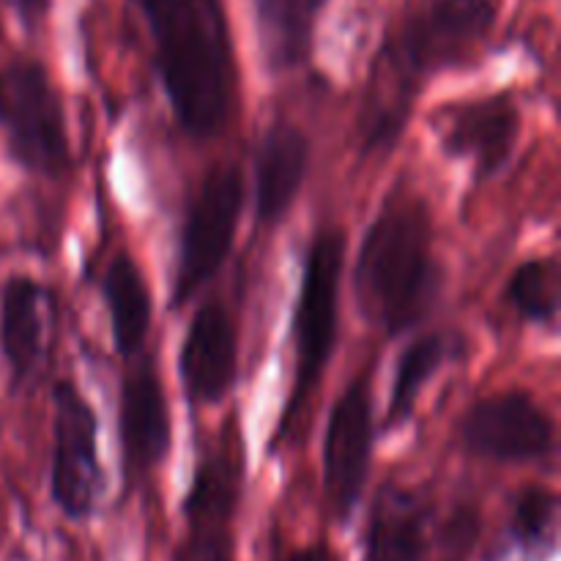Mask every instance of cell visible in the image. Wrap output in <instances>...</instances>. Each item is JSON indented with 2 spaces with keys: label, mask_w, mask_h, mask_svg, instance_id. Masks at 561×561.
I'll list each match as a JSON object with an SVG mask.
<instances>
[{
  "label": "cell",
  "mask_w": 561,
  "mask_h": 561,
  "mask_svg": "<svg viewBox=\"0 0 561 561\" xmlns=\"http://www.w3.org/2000/svg\"><path fill=\"white\" fill-rule=\"evenodd\" d=\"M329 0H255V27L263 64L272 75H288L310 64L316 25Z\"/></svg>",
  "instance_id": "cell-19"
},
{
  "label": "cell",
  "mask_w": 561,
  "mask_h": 561,
  "mask_svg": "<svg viewBox=\"0 0 561 561\" xmlns=\"http://www.w3.org/2000/svg\"><path fill=\"white\" fill-rule=\"evenodd\" d=\"M244 173L236 162L214 164L206 170L186 203L179 239L170 307L190 305L228 263L244 214Z\"/></svg>",
  "instance_id": "cell-7"
},
{
  "label": "cell",
  "mask_w": 561,
  "mask_h": 561,
  "mask_svg": "<svg viewBox=\"0 0 561 561\" xmlns=\"http://www.w3.org/2000/svg\"><path fill=\"white\" fill-rule=\"evenodd\" d=\"M47 290L31 274L14 272L0 288V354L14 392L33 381L44 362Z\"/></svg>",
  "instance_id": "cell-16"
},
{
  "label": "cell",
  "mask_w": 561,
  "mask_h": 561,
  "mask_svg": "<svg viewBox=\"0 0 561 561\" xmlns=\"http://www.w3.org/2000/svg\"><path fill=\"white\" fill-rule=\"evenodd\" d=\"M53 455H49V499L71 524L96 518L107 493L99 455V414L91 400L69 378L55 381L53 392Z\"/></svg>",
  "instance_id": "cell-8"
},
{
  "label": "cell",
  "mask_w": 561,
  "mask_h": 561,
  "mask_svg": "<svg viewBox=\"0 0 561 561\" xmlns=\"http://www.w3.org/2000/svg\"><path fill=\"white\" fill-rule=\"evenodd\" d=\"M118 442L126 482L153 474L173 447V420L162 378L151 356H137V365L121 378Z\"/></svg>",
  "instance_id": "cell-12"
},
{
  "label": "cell",
  "mask_w": 561,
  "mask_h": 561,
  "mask_svg": "<svg viewBox=\"0 0 561 561\" xmlns=\"http://www.w3.org/2000/svg\"><path fill=\"white\" fill-rule=\"evenodd\" d=\"M239 378V334L219 299H206L186 327L179 348V381L192 409L219 405Z\"/></svg>",
  "instance_id": "cell-13"
},
{
  "label": "cell",
  "mask_w": 561,
  "mask_h": 561,
  "mask_svg": "<svg viewBox=\"0 0 561 561\" xmlns=\"http://www.w3.org/2000/svg\"><path fill=\"white\" fill-rule=\"evenodd\" d=\"M376 449L373 370L362 367L337 394L327 420L321 449V488L329 515L348 526L365 496Z\"/></svg>",
  "instance_id": "cell-9"
},
{
  "label": "cell",
  "mask_w": 561,
  "mask_h": 561,
  "mask_svg": "<svg viewBox=\"0 0 561 561\" xmlns=\"http://www.w3.org/2000/svg\"><path fill=\"white\" fill-rule=\"evenodd\" d=\"M504 299L515 316L542 329L559 321V263L557 257H529L507 279Z\"/></svg>",
  "instance_id": "cell-21"
},
{
  "label": "cell",
  "mask_w": 561,
  "mask_h": 561,
  "mask_svg": "<svg viewBox=\"0 0 561 561\" xmlns=\"http://www.w3.org/2000/svg\"><path fill=\"white\" fill-rule=\"evenodd\" d=\"M9 9L20 16V22L25 27H36L44 16L49 14V5L53 0H5Z\"/></svg>",
  "instance_id": "cell-22"
},
{
  "label": "cell",
  "mask_w": 561,
  "mask_h": 561,
  "mask_svg": "<svg viewBox=\"0 0 561 561\" xmlns=\"http://www.w3.org/2000/svg\"><path fill=\"white\" fill-rule=\"evenodd\" d=\"M438 146L455 162L469 164L477 184L504 173L518 151L524 115L510 91L447 102L431 115Z\"/></svg>",
  "instance_id": "cell-10"
},
{
  "label": "cell",
  "mask_w": 561,
  "mask_h": 561,
  "mask_svg": "<svg viewBox=\"0 0 561 561\" xmlns=\"http://www.w3.org/2000/svg\"><path fill=\"white\" fill-rule=\"evenodd\" d=\"M348 236L343 228H318L307 244L299 290L290 318L294 378L277 427L268 438V458L283 447L305 416L316 389L323 383L340 334V288H343Z\"/></svg>",
  "instance_id": "cell-4"
},
{
  "label": "cell",
  "mask_w": 561,
  "mask_h": 561,
  "mask_svg": "<svg viewBox=\"0 0 561 561\" xmlns=\"http://www.w3.org/2000/svg\"><path fill=\"white\" fill-rule=\"evenodd\" d=\"M460 444L493 463H542L557 449V425L529 389H504L469 405L460 420Z\"/></svg>",
  "instance_id": "cell-11"
},
{
  "label": "cell",
  "mask_w": 561,
  "mask_h": 561,
  "mask_svg": "<svg viewBox=\"0 0 561 561\" xmlns=\"http://www.w3.org/2000/svg\"><path fill=\"white\" fill-rule=\"evenodd\" d=\"M559 493L529 485L510 502L507 520L482 561H553L559 553Z\"/></svg>",
  "instance_id": "cell-18"
},
{
  "label": "cell",
  "mask_w": 561,
  "mask_h": 561,
  "mask_svg": "<svg viewBox=\"0 0 561 561\" xmlns=\"http://www.w3.org/2000/svg\"><path fill=\"white\" fill-rule=\"evenodd\" d=\"M433 507L416 488L383 482L367 510L362 561H433Z\"/></svg>",
  "instance_id": "cell-15"
},
{
  "label": "cell",
  "mask_w": 561,
  "mask_h": 561,
  "mask_svg": "<svg viewBox=\"0 0 561 561\" xmlns=\"http://www.w3.org/2000/svg\"><path fill=\"white\" fill-rule=\"evenodd\" d=\"M244 488V444L236 420L201 453L181 499L184 535L173 561H236V518Z\"/></svg>",
  "instance_id": "cell-6"
},
{
  "label": "cell",
  "mask_w": 561,
  "mask_h": 561,
  "mask_svg": "<svg viewBox=\"0 0 561 561\" xmlns=\"http://www.w3.org/2000/svg\"><path fill=\"white\" fill-rule=\"evenodd\" d=\"M146 22L159 77L181 131L222 135L239 110V60L225 0H131Z\"/></svg>",
  "instance_id": "cell-1"
},
{
  "label": "cell",
  "mask_w": 561,
  "mask_h": 561,
  "mask_svg": "<svg viewBox=\"0 0 561 561\" xmlns=\"http://www.w3.org/2000/svg\"><path fill=\"white\" fill-rule=\"evenodd\" d=\"M110 318V337L115 354L124 362L142 354L153 323V296L140 263L129 250H118L104 266L99 279Z\"/></svg>",
  "instance_id": "cell-17"
},
{
  "label": "cell",
  "mask_w": 561,
  "mask_h": 561,
  "mask_svg": "<svg viewBox=\"0 0 561 561\" xmlns=\"http://www.w3.org/2000/svg\"><path fill=\"white\" fill-rule=\"evenodd\" d=\"M0 131L25 173L58 181L71 170L64 99L38 58H11L0 69Z\"/></svg>",
  "instance_id": "cell-5"
},
{
  "label": "cell",
  "mask_w": 561,
  "mask_h": 561,
  "mask_svg": "<svg viewBox=\"0 0 561 561\" xmlns=\"http://www.w3.org/2000/svg\"><path fill=\"white\" fill-rule=\"evenodd\" d=\"M274 561H343V559H340V553L334 551L327 540H318V542H310V546L294 548V551Z\"/></svg>",
  "instance_id": "cell-23"
},
{
  "label": "cell",
  "mask_w": 561,
  "mask_h": 561,
  "mask_svg": "<svg viewBox=\"0 0 561 561\" xmlns=\"http://www.w3.org/2000/svg\"><path fill=\"white\" fill-rule=\"evenodd\" d=\"M310 137L294 121L277 118L266 126L252 153L255 219L261 228H277L288 219L310 170Z\"/></svg>",
  "instance_id": "cell-14"
},
{
  "label": "cell",
  "mask_w": 561,
  "mask_h": 561,
  "mask_svg": "<svg viewBox=\"0 0 561 561\" xmlns=\"http://www.w3.org/2000/svg\"><path fill=\"white\" fill-rule=\"evenodd\" d=\"M455 351H458V343L444 332H425L405 345L398 359V367H394L392 394H389L387 403L383 431L398 433L400 427H405L414 420L422 392L442 373V367L453 359Z\"/></svg>",
  "instance_id": "cell-20"
},
{
  "label": "cell",
  "mask_w": 561,
  "mask_h": 561,
  "mask_svg": "<svg viewBox=\"0 0 561 561\" xmlns=\"http://www.w3.org/2000/svg\"><path fill=\"white\" fill-rule=\"evenodd\" d=\"M442 283L431 206L411 186H394L356 252V305L370 327L400 337L431 316Z\"/></svg>",
  "instance_id": "cell-3"
},
{
  "label": "cell",
  "mask_w": 561,
  "mask_h": 561,
  "mask_svg": "<svg viewBox=\"0 0 561 561\" xmlns=\"http://www.w3.org/2000/svg\"><path fill=\"white\" fill-rule=\"evenodd\" d=\"M496 25V0H416L376 64L362 135L367 151L389 148L409 121L425 80L474 64Z\"/></svg>",
  "instance_id": "cell-2"
}]
</instances>
